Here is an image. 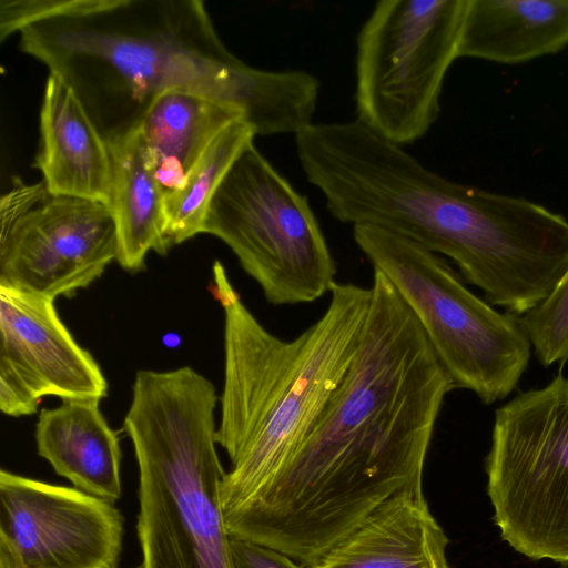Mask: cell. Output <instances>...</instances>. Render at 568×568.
<instances>
[{
  "label": "cell",
  "mask_w": 568,
  "mask_h": 568,
  "mask_svg": "<svg viewBox=\"0 0 568 568\" xmlns=\"http://www.w3.org/2000/svg\"><path fill=\"white\" fill-rule=\"evenodd\" d=\"M359 348L311 433L234 514L239 532L311 568L399 491L423 485L454 385L416 317L374 271Z\"/></svg>",
  "instance_id": "cell-1"
},
{
  "label": "cell",
  "mask_w": 568,
  "mask_h": 568,
  "mask_svg": "<svg viewBox=\"0 0 568 568\" xmlns=\"http://www.w3.org/2000/svg\"><path fill=\"white\" fill-rule=\"evenodd\" d=\"M69 85L108 141L139 126L168 91L243 111L256 135L313 124L321 83L302 70L268 71L231 52L201 0H1L0 39Z\"/></svg>",
  "instance_id": "cell-2"
},
{
  "label": "cell",
  "mask_w": 568,
  "mask_h": 568,
  "mask_svg": "<svg viewBox=\"0 0 568 568\" xmlns=\"http://www.w3.org/2000/svg\"><path fill=\"white\" fill-rule=\"evenodd\" d=\"M212 293L224 311L215 433L232 464L220 488L224 518L268 486L311 433L359 348L372 290L336 282L323 315L288 341L257 321L219 261Z\"/></svg>",
  "instance_id": "cell-3"
},
{
  "label": "cell",
  "mask_w": 568,
  "mask_h": 568,
  "mask_svg": "<svg viewBox=\"0 0 568 568\" xmlns=\"http://www.w3.org/2000/svg\"><path fill=\"white\" fill-rule=\"evenodd\" d=\"M353 239L414 314L454 388L488 405L516 388L532 351L518 316L496 311L442 257L405 236L357 224Z\"/></svg>",
  "instance_id": "cell-4"
},
{
  "label": "cell",
  "mask_w": 568,
  "mask_h": 568,
  "mask_svg": "<svg viewBox=\"0 0 568 568\" xmlns=\"http://www.w3.org/2000/svg\"><path fill=\"white\" fill-rule=\"evenodd\" d=\"M214 385L190 366L135 375L123 428L168 494L200 568H233L221 508Z\"/></svg>",
  "instance_id": "cell-5"
},
{
  "label": "cell",
  "mask_w": 568,
  "mask_h": 568,
  "mask_svg": "<svg viewBox=\"0 0 568 568\" xmlns=\"http://www.w3.org/2000/svg\"><path fill=\"white\" fill-rule=\"evenodd\" d=\"M203 233L232 250L273 305L314 302L336 283L334 257L307 197L254 143L215 192Z\"/></svg>",
  "instance_id": "cell-6"
},
{
  "label": "cell",
  "mask_w": 568,
  "mask_h": 568,
  "mask_svg": "<svg viewBox=\"0 0 568 568\" xmlns=\"http://www.w3.org/2000/svg\"><path fill=\"white\" fill-rule=\"evenodd\" d=\"M466 0H382L356 39L357 120L400 146L440 113L443 83L458 48Z\"/></svg>",
  "instance_id": "cell-7"
},
{
  "label": "cell",
  "mask_w": 568,
  "mask_h": 568,
  "mask_svg": "<svg viewBox=\"0 0 568 568\" xmlns=\"http://www.w3.org/2000/svg\"><path fill=\"white\" fill-rule=\"evenodd\" d=\"M487 490L500 535L535 560L568 564V377L495 414Z\"/></svg>",
  "instance_id": "cell-8"
},
{
  "label": "cell",
  "mask_w": 568,
  "mask_h": 568,
  "mask_svg": "<svg viewBox=\"0 0 568 568\" xmlns=\"http://www.w3.org/2000/svg\"><path fill=\"white\" fill-rule=\"evenodd\" d=\"M0 284L72 297L116 261L118 230L104 203L51 194L14 176L0 202Z\"/></svg>",
  "instance_id": "cell-9"
},
{
  "label": "cell",
  "mask_w": 568,
  "mask_h": 568,
  "mask_svg": "<svg viewBox=\"0 0 568 568\" xmlns=\"http://www.w3.org/2000/svg\"><path fill=\"white\" fill-rule=\"evenodd\" d=\"M123 537L114 504L0 471V549L21 568H118Z\"/></svg>",
  "instance_id": "cell-10"
},
{
  "label": "cell",
  "mask_w": 568,
  "mask_h": 568,
  "mask_svg": "<svg viewBox=\"0 0 568 568\" xmlns=\"http://www.w3.org/2000/svg\"><path fill=\"white\" fill-rule=\"evenodd\" d=\"M0 372L40 402L101 400L108 382L61 321L54 298L0 284Z\"/></svg>",
  "instance_id": "cell-11"
},
{
  "label": "cell",
  "mask_w": 568,
  "mask_h": 568,
  "mask_svg": "<svg viewBox=\"0 0 568 568\" xmlns=\"http://www.w3.org/2000/svg\"><path fill=\"white\" fill-rule=\"evenodd\" d=\"M33 166L51 194L110 205L112 161L106 140L73 90L53 74L44 87Z\"/></svg>",
  "instance_id": "cell-12"
},
{
  "label": "cell",
  "mask_w": 568,
  "mask_h": 568,
  "mask_svg": "<svg viewBox=\"0 0 568 568\" xmlns=\"http://www.w3.org/2000/svg\"><path fill=\"white\" fill-rule=\"evenodd\" d=\"M447 545L419 485L382 504L311 568H446Z\"/></svg>",
  "instance_id": "cell-13"
},
{
  "label": "cell",
  "mask_w": 568,
  "mask_h": 568,
  "mask_svg": "<svg viewBox=\"0 0 568 568\" xmlns=\"http://www.w3.org/2000/svg\"><path fill=\"white\" fill-rule=\"evenodd\" d=\"M100 400H65L42 408L36 426L38 454L54 471L94 497L115 504L122 495V452Z\"/></svg>",
  "instance_id": "cell-14"
},
{
  "label": "cell",
  "mask_w": 568,
  "mask_h": 568,
  "mask_svg": "<svg viewBox=\"0 0 568 568\" xmlns=\"http://www.w3.org/2000/svg\"><path fill=\"white\" fill-rule=\"evenodd\" d=\"M568 45V0H466L458 58L518 64Z\"/></svg>",
  "instance_id": "cell-15"
},
{
  "label": "cell",
  "mask_w": 568,
  "mask_h": 568,
  "mask_svg": "<svg viewBox=\"0 0 568 568\" xmlns=\"http://www.w3.org/2000/svg\"><path fill=\"white\" fill-rule=\"evenodd\" d=\"M245 120L239 108L187 91H168L149 108L138 129L164 199L176 192L217 135Z\"/></svg>",
  "instance_id": "cell-16"
},
{
  "label": "cell",
  "mask_w": 568,
  "mask_h": 568,
  "mask_svg": "<svg viewBox=\"0 0 568 568\" xmlns=\"http://www.w3.org/2000/svg\"><path fill=\"white\" fill-rule=\"evenodd\" d=\"M106 143L112 161L109 207L118 230L116 262L134 273L144 267L151 250L160 255L169 251L164 240V194L138 128Z\"/></svg>",
  "instance_id": "cell-17"
},
{
  "label": "cell",
  "mask_w": 568,
  "mask_h": 568,
  "mask_svg": "<svg viewBox=\"0 0 568 568\" xmlns=\"http://www.w3.org/2000/svg\"><path fill=\"white\" fill-rule=\"evenodd\" d=\"M255 135L253 128L243 120L229 125L212 142L183 185L164 199V240L168 248L203 233L215 192L237 156L253 143Z\"/></svg>",
  "instance_id": "cell-18"
},
{
  "label": "cell",
  "mask_w": 568,
  "mask_h": 568,
  "mask_svg": "<svg viewBox=\"0 0 568 568\" xmlns=\"http://www.w3.org/2000/svg\"><path fill=\"white\" fill-rule=\"evenodd\" d=\"M518 321L544 366L568 361V268L550 295Z\"/></svg>",
  "instance_id": "cell-19"
},
{
  "label": "cell",
  "mask_w": 568,
  "mask_h": 568,
  "mask_svg": "<svg viewBox=\"0 0 568 568\" xmlns=\"http://www.w3.org/2000/svg\"><path fill=\"white\" fill-rule=\"evenodd\" d=\"M233 568H305L288 556L270 547L230 537Z\"/></svg>",
  "instance_id": "cell-20"
},
{
  "label": "cell",
  "mask_w": 568,
  "mask_h": 568,
  "mask_svg": "<svg viewBox=\"0 0 568 568\" xmlns=\"http://www.w3.org/2000/svg\"><path fill=\"white\" fill-rule=\"evenodd\" d=\"M135 568H144L143 565L141 564L140 566L135 567Z\"/></svg>",
  "instance_id": "cell-21"
},
{
  "label": "cell",
  "mask_w": 568,
  "mask_h": 568,
  "mask_svg": "<svg viewBox=\"0 0 568 568\" xmlns=\"http://www.w3.org/2000/svg\"><path fill=\"white\" fill-rule=\"evenodd\" d=\"M446 568H450V566L446 567Z\"/></svg>",
  "instance_id": "cell-22"
}]
</instances>
